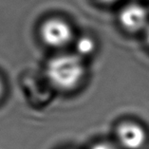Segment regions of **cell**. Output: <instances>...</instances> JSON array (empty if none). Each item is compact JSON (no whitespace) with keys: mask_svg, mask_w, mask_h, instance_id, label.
Masks as SVG:
<instances>
[{"mask_svg":"<svg viewBox=\"0 0 149 149\" xmlns=\"http://www.w3.org/2000/svg\"><path fill=\"white\" fill-rule=\"evenodd\" d=\"M84 70L81 59L72 54L54 57L47 67V74L50 82L62 89H70L77 86Z\"/></svg>","mask_w":149,"mask_h":149,"instance_id":"cell-1","label":"cell"},{"mask_svg":"<svg viewBox=\"0 0 149 149\" xmlns=\"http://www.w3.org/2000/svg\"><path fill=\"white\" fill-rule=\"evenodd\" d=\"M41 35L47 44L56 48L66 46L72 38L70 27L59 19L47 21L42 26Z\"/></svg>","mask_w":149,"mask_h":149,"instance_id":"cell-2","label":"cell"},{"mask_svg":"<svg viewBox=\"0 0 149 149\" xmlns=\"http://www.w3.org/2000/svg\"><path fill=\"white\" fill-rule=\"evenodd\" d=\"M147 10L141 5L129 4L120 13V22L125 30L136 32L147 28Z\"/></svg>","mask_w":149,"mask_h":149,"instance_id":"cell-3","label":"cell"},{"mask_svg":"<svg viewBox=\"0 0 149 149\" xmlns=\"http://www.w3.org/2000/svg\"><path fill=\"white\" fill-rule=\"evenodd\" d=\"M117 137L120 143L126 149H139L146 141V133L135 123H123L118 127Z\"/></svg>","mask_w":149,"mask_h":149,"instance_id":"cell-4","label":"cell"},{"mask_svg":"<svg viewBox=\"0 0 149 149\" xmlns=\"http://www.w3.org/2000/svg\"><path fill=\"white\" fill-rule=\"evenodd\" d=\"M94 47H95V44L93 40L89 37H81L76 43V49L78 52L83 55H88L91 53L94 49Z\"/></svg>","mask_w":149,"mask_h":149,"instance_id":"cell-5","label":"cell"},{"mask_svg":"<svg viewBox=\"0 0 149 149\" xmlns=\"http://www.w3.org/2000/svg\"><path fill=\"white\" fill-rule=\"evenodd\" d=\"M91 149H118L115 146H113L110 143H97L95 144Z\"/></svg>","mask_w":149,"mask_h":149,"instance_id":"cell-6","label":"cell"},{"mask_svg":"<svg viewBox=\"0 0 149 149\" xmlns=\"http://www.w3.org/2000/svg\"><path fill=\"white\" fill-rule=\"evenodd\" d=\"M145 37H146V41H147V44L149 45V25L146 28V35H145Z\"/></svg>","mask_w":149,"mask_h":149,"instance_id":"cell-7","label":"cell"},{"mask_svg":"<svg viewBox=\"0 0 149 149\" xmlns=\"http://www.w3.org/2000/svg\"><path fill=\"white\" fill-rule=\"evenodd\" d=\"M100 1L104 2V3H113V2L118 1V0H100Z\"/></svg>","mask_w":149,"mask_h":149,"instance_id":"cell-8","label":"cell"},{"mask_svg":"<svg viewBox=\"0 0 149 149\" xmlns=\"http://www.w3.org/2000/svg\"><path fill=\"white\" fill-rule=\"evenodd\" d=\"M2 93V84H1V81H0V95H1Z\"/></svg>","mask_w":149,"mask_h":149,"instance_id":"cell-9","label":"cell"}]
</instances>
